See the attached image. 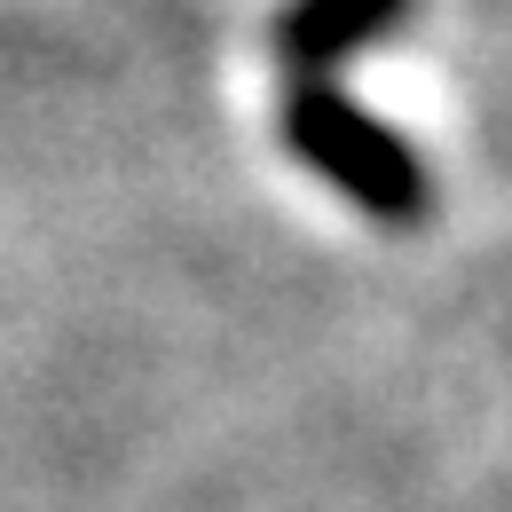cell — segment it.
I'll return each instance as SVG.
<instances>
[{
    "label": "cell",
    "mask_w": 512,
    "mask_h": 512,
    "mask_svg": "<svg viewBox=\"0 0 512 512\" xmlns=\"http://www.w3.org/2000/svg\"><path fill=\"white\" fill-rule=\"evenodd\" d=\"M284 134L323 182L347 190L371 221H418L426 213V166L410 158V142L394 127H379L363 103H347L339 87L300 79L292 103H284Z\"/></svg>",
    "instance_id": "1"
},
{
    "label": "cell",
    "mask_w": 512,
    "mask_h": 512,
    "mask_svg": "<svg viewBox=\"0 0 512 512\" xmlns=\"http://www.w3.org/2000/svg\"><path fill=\"white\" fill-rule=\"evenodd\" d=\"M394 16H402V0H300L284 24V56L300 71H323L339 56H355L363 40H379Z\"/></svg>",
    "instance_id": "2"
}]
</instances>
